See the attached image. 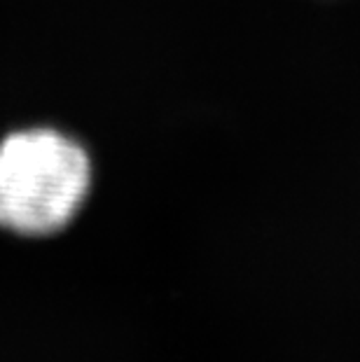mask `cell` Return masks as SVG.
Wrapping results in <instances>:
<instances>
[{"mask_svg":"<svg viewBox=\"0 0 360 362\" xmlns=\"http://www.w3.org/2000/svg\"><path fill=\"white\" fill-rule=\"evenodd\" d=\"M87 150L57 129H26L0 143V234L42 241L78 218L91 189Z\"/></svg>","mask_w":360,"mask_h":362,"instance_id":"1","label":"cell"}]
</instances>
